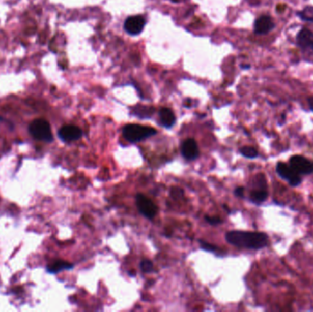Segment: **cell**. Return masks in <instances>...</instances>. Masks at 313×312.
Masks as SVG:
<instances>
[{"mask_svg": "<svg viewBox=\"0 0 313 312\" xmlns=\"http://www.w3.org/2000/svg\"><path fill=\"white\" fill-rule=\"evenodd\" d=\"M146 20L142 16L130 17L125 22V29L130 35H137L143 30L145 27Z\"/></svg>", "mask_w": 313, "mask_h": 312, "instance_id": "cell-9", "label": "cell"}, {"mask_svg": "<svg viewBox=\"0 0 313 312\" xmlns=\"http://www.w3.org/2000/svg\"><path fill=\"white\" fill-rule=\"evenodd\" d=\"M157 134L156 129L141 124H127L123 129V136L128 142L137 143Z\"/></svg>", "mask_w": 313, "mask_h": 312, "instance_id": "cell-2", "label": "cell"}, {"mask_svg": "<svg viewBox=\"0 0 313 312\" xmlns=\"http://www.w3.org/2000/svg\"><path fill=\"white\" fill-rule=\"evenodd\" d=\"M239 151L243 156L247 158V159H254V158L259 156L258 150L254 147H249V146L241 147Z\"/></svg>", "mask_w": 313, "mask_h": 312, "instance_id": "cell-16", "label": "cell"}, {"mask_svg": "<svg viewBox=\"0 0 313 312\" xmlns=\"http://www.w3.org/2000/svg\"><path fill=\"white\" fill-rule=\"evenodd\" d=\"M290 165L299 175H309L313 172L312 161L300 155L291 157Z\"/></svg>", "mask_w": 313, "mask_h": 312, "instance_id": "cell-6", "label": "cell"}, {"mask_svg": "<svg viewBox=\"0 0 313 312\" xmlns=\"http://www.w3.org/2000/svg\"><path fill=\"white\" fill-rule=\"evenodd\" d=\"M244 193H245V188L244 187H237L235 190V194L237 197H244Z\"/></svg>", "mask_w": 313, "mask_h": 312, "instance_id": "cell-21", "label": "cell"}, {"mask_svg": "<svg viewBox=\"0 0 313 312\" xmlns=\"http://www.w3.org/2000/svg\"><path fill=\"white\" fill-rule=\"evenodd\" d=\"M29 131L32 137L37 140L48 143L51 142L53 140L50 124L45 119L39 118L32 121L29 127Z\"/></svg>", "mask_w": 313, "mask_h": 312, "instance_id": "cell-3", "label": "cell"}, {"mask_svg": "<svg viewBox=\"0 0 313 312\" xmlns=\"http://www.w3.org/2000/svg\"><path fill=\"white\" fill-rule=\"evenodd\" d=\"M274 28H275V23L273 21L272 18L269 16H261L254 22V33L259 35L268 34Z\"/></svg>", "mask_w": 313, "mask_h": 312, "instance_id": "cell-10", "label": "cell"}, {"mask_svg": "<svg viewBox=\"0 0 313 312\" xmlns=\"http://www.w3.org/2000/svg\"><path fill=\"white\" fill-rule=\"evenodd\" d=\"M159 116L160 124L166 129L173 128L176 122L174 113L168 108H161L159 112Z\"/></svg>", "mask_w": 313, "mask_h": 312, "instance_id": "cell-12", "label": "cell"}, {"mask_svg": "<svg viewBox=\"0 0 313 312\" xmlns=\"http://www.w3.org/2000/svg\"><path fill=\"white\" fill-rule=\"evenodd\" d=\"M297 43L302 50L313 51V33L309 28H301L297 35Z\"/></svg>", "mask_w": 313, "mask_h": 312, "instance_id": "cell-11", "label": "cell"}, {"mask_svg": "<svg viewBox=\"0 0 313 312\" xmlns=\"http://www.w3.org/2000/svg\"><path fill=\"white\" fill-rule=\"evenodd\" d=\"M308 103H309V108L313 112V97H309V99H308Z\"/></svg>", "mask_w": 313, "mask_h": 312, "instance_id": "cell-22", "label": "cell"}, {"mask_svg": "<svg viewBox=\"0 0 313 312\" xmlns=\"http://www.w3.org/2000/svg\"><path fill=\"white\" fill-rule=\"evenodd\" d=\"M277 173L280 178L287 180L292 187L299 186L301 183V178L295 170L291 168V165H288L284 162H278L276 167Z\"/></svg>", "mask_w": 313, "mask_h": 312, "instance_id": "cell-4", "label": "cell"}, {"mask_svg": "<svg viewBox=\"0 0 313 312\" xmlns=\"http://www.w3.org/2000/svg\"><path fill=\"white\" fill-rule=\"evenodd\" d=\"M58 135L59 138L64 142H72L82 138V129L76 126L67 124L60 129Z\"/></svg>", "mask_w": 313, "mask_h": 312, "instance_id": "cell-7", "label": "cell"}, {"mask_svg": "<svg viewBox=\"0 0 313 312\" xmlns=\"http://www.w3.org/2000/svg\"><path fill=\"white\" fill-rule=\"evenodd\" d=\"M153 113H154V109L151 107H148V106H139V107L135 108V114L141 118L150 117Z\"/></svg>", "mask_w": 313, "mask_h": 312, "instance_id": "cell-15", "label": "cell"}, {"mask_svg": "<svg viewBox=\"0 0 313 312\" xmlns=\"http://www.w3.org/2000/svg\"><path fill=\"white\" fill-rule=\"evenodd\" d=\"M205 220L208 222L210 225H216L222 223V220L217 216L205 215Z\"/></svg>", "mask_w": 313, "mask_h": 312, "instance_id": "cell-20", "label": "cell"}, {"mask_svg": "<svg viewBox=\"0 0 313 312\" xmlns=\"http://www.w3.org/2000/svg\"><path fill=\"white\" fill-rule=\"evenodd\" d=\"M73 267V264L68 263V262L63 261V260H57L53 262L52 264H50V266H48L47 269L50 273H59L61 271L68 270L72 269Z\"/></svg>", "mask_w": 313, "mask_h": 312, "instance_id": "cell-14", "label": "cell"}, {"mask_svg": "<svg viewBox=\"0 0 313 312\" xmlns=\"http://www.w3.org/2000/svg\"><path fill=\"white\" fill-rule=\"evenodd\" d=\"M227 242L236 247L259 250L268 244V234L260 232L230 231L225 234Z\"/></svg>", "mask_w": 313, "mask_h": 312, "instance_id": "cell-1", "label": "cell"}, {"mask_svg": "<svg viewBox=\"0 0 313 312\" xmlns=\"http://www.w3.org/2000/svg\"><path fill=\"white\" fill-rule=\"evenodd\" d=\"M181 151L182 156L187 161H194L200 155L198 145L192 138H188L182 142Z\"/></svg>", "mask_w": 313, "mask_h": 312, "instance_id": "cell-8", "label": "cell"}, {"mask_svg": "<svg viewBox=\"0 0 313 312\" xmlns=\"http://www.w3.org/2000/svg\"><path fill=\"white\" fill-rule=\"evenodd\" d=\"M268 197L267 189H254L250 193V201L255 204H260L265 202Z\"/></svg>", "mask_w": 313, "mask_h": 312, "instance_id": "cell-13", "label": "cell"}, {"mask_svg": "<svg viewBox=\"0 0 313 312\" xmlns=\"http://www.w3.org/2000/svg\"><path fill=\"white\" fill-rule=\"evenodd\" d=\"M199 243H200L201 247L203 248V249H205L206 251L214 252V251H217L218 249H219L216 245L207 243V242H205L204 240H200V241H199Z\"/></svg>", "mask_w": 313, "mask_h": 312, "instance_id": "cell-19", "label": "cell"}, {"mask_svg": "<svg viewBox=\"0 0 313 312\" xmlns=\"http://www.w3.org/2000/svg\"><path fill=\"white\" fill-rule=\"evenodd\" d=\"M139 266H140L141 271L143 273H150V272H152V270H153V263L149 260V259L141 260Z\"/></svg>", "mask_w": 313, "mask_h": 312, "instance_id": "cell-18", "label": "cell"}, {"mask_svg": "<svg viewBox=\"0 0 313 312\" xmlns=\"http://www.w3.org/2000/svg\"><path fill=\"white\" fill-rule=\"evenodd\" d=\"M298 16L302 20H304V21L313 22V9H311V8H306L302 11L298 12Z\"/></svg>", "mask_w": 313, "mask_h": 312, "instance_id": "cell-17", "label": "cell"}, {"mask_svg": "<svg viewBox=\"0 0 313 312\" xmlns=\"http://www.w3.org/2000/svg\"><path fill=\"white\" fill-rule=\"evenodd\" d=\"M136 203L137 209L139 210L140 213L145 216L146 218L153 219L157 214L158 208L155 205L154 202L145 196L144 194H141V193L136 194Z\"/></svg>", "mask_w": 313, "mask_h": 312, "instance_id": "cell-5", "label": "cell"}]
</instances>
